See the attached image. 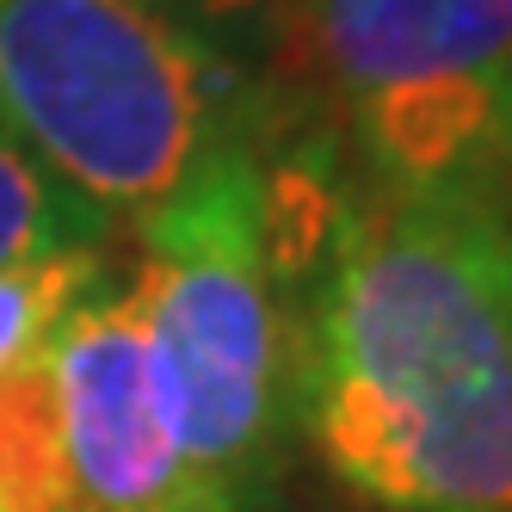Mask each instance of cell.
<instances>
[{
    "label": "cell",
    "instance_id": "6da1fadb",
    "mask_svg": "<svg viewBox=\"0 0 512 512\" xmlns=\"http://www.w3.org/2000/svg\"><path fill=\"white\" fill-rule=\"evenodd\" d=\"M284 278L315 463L371 512H512V216L340 167Z\"/></svg>",
    "mask_w": 512,
    "mask_h": 512
},
{
    "label": "cell",
    "instance_id": "7a4b0ae2",
    "mask_svg": "<svg viewBox=\"0 0 512 512\" xmlns=\"http://www.w3.org/2000/svg\"><path fill=\"white\" fill-rule=\"evenodd\" d=\"M284 105L167 0H0V124L105 229H142Z\"/></svg>",
    "mask_w": 512,
    "mask_h": 512
},
{
    "label": "cell",
    "instance_id": "3957f363",
    "mask_svg": "<svg viewBox=\"0 0 512 512\" xmlns=\"http://www.w3.org/2000/svg\"><path fill=\"white\" fill-rule=\"evenodd\" d=\"M278 124L210 161L173 204H161L136 229V266L124 272L167 432L229 512H260L297 426L290 278L266 186Z\"/></svg>",
    "mask_w": 512,
    "mask_h": 512
},
{
    "label": "cell",
    "instance_id": "277c9868",
    "mask_svg": "<svg viewBox=\"0 0 512 512\" xmlns=\"http://www.w3.org/2000/svg\"><path fill=\"white\" fill-rule=\"evenodd\" d=\"M278 19L358 186L512 216V0H284Z\"/></svg>",
    "mask_w": 512,
    "mask_h": 512
},
{
    "label": "cell",
    "instance_id": "5b68a950",
    "mask_svg": "<svg viewBox=\"0 0 512 512\" xmlns=\"http://www.w3.org/2000/svg\"><path fill=\"white\" fill-rule=\"evenodd\" d=\"M50 414L68 512H229L179 457L130 278H105L50 346Z\"/></svg>",
    "mask_w": 512,
    "mask_h": 512
},
{
    "label": "cell",
    "instance_id": "8992f818",
    "mask_svg": "<svg viewBox=\"0 0 512 512\" xmlns=\"http://www.w3.org/2000/svg\"><path fill=\"white\" fill-rule=\"evenodd\" d=\"M112 278V247H68L0 266V383L38 377L50 346L93 290Z\"/></svg>",
    "mask_w": 512,
    "mask_h": 512
},
{
    "label": "cell",
    "instance_id": "52a82bcc",
    "mask_svg": "<svg viewBox=\"0 0 512 512\" xmlns=\"http://www.w3.org/2000/svg\"><path fill=\"white\" fill-rule=\"evenodd\" d=\"M118 235L0 124V266L68 247H112Z\"/></svg>",
    "mask_w": 512,
    "mask_h": 512
},
{
    "label": "cell",
    "instance_id": "ba28073f",
    "mask_svg": "<svg viewBox=\"0 0 512 512\" xmlns=\"http://www.w3.org/2000/svg\"><path fill=\"white\" fill-rule=\"evenodd\" d=\"M173 13H186L192 25H204L210 38H247V31H260L266 19H278L284 0H167Z\"/></svg>",
    "mask_w": 512,
    "mask_h": 512
}]
</instances>
